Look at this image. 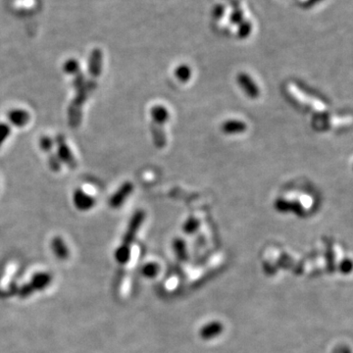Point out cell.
<instances>
[{
    "label": "cell",
    "instance_id": "6da1fadb",
    "mask_svg": "<svg viewBox=\"0 0 353 353\" xmlns=\"http://www.w3.org/2000/svg\"><path fill=\"white\" fill-rule=\"evenodd\" d=\"M73 86L76 90V96L71 102L68 110V119L69 126L73 129H77L82 123L83 117V106L85 102H87L89 95L96 89L97 83L95 79H88L87 80L85 75L80 72L76 76H74Z\"/></svg>",
    "mask_w": 353,
    "mask_h": 353
},
{
    "label": "cell",
    "instance_id": "7a4b0ae2",
    "mask_svg": "<svg viewBox=\"0 0 353 353\" xmlns=\"http://www.w3.org/2000/svg\"><path fill=\"white\" fill-rule=\"evenodd\" d=\"M55 144L57 146V157L61 162H63L65 165L68 166L70 169H76L77 168V161L76 158L71 151L70 147L68 146L66 140L64 135L57 134L55 138Z\"/></svg>",
    "mask_w": 353,
    "mask_h": 353
},
{
    "label": "cell",
    "instance_id": "3957f363",
    "mask_svg": "<svg viewBox=\"0 0 353 353\" xmlns=\"http://www.w3.org/2000/svg\"><path fill=\"white\" fill-rule=\"evenodd\" d=\"M144 218H145V213L143 210H139L132 215V219L129 223L127 232L125 233L124 239H123V243H122L123 245L130 247V244L133 242L142 224L144 223Z\"/></svg>",
    "mask_w": 353,
    "mask_h": 353
},
{
    "label": "cell",
    "instance_id": "277c9868",
    "mask_svg": "<svg viewBox=\"0 0 353 353\" xmlns=\"http://www.w3.org/2000/svg\"><path fill=\"white\" fill-rule=\"evenodd\" d=\"M132 190H133V186L132 183L126 182L125 184H123L119 189L109 199L108 201L109 206L114 209L121 207L124 202L131 195Z\"/></svg>",
    "mask_w": 353,
    "mask_h": 353
},
{
    "label": "cell",
    "instance_id": "5b68a950",
    "mask_svg": "<svg viewBox=\"0 0 353 353\" xmlns=\"http://www.w3.org/2000/svg\"><path fill=\"white\" fill-rule=\"evenodd\" d=\"M237 79L240 87L249 99L255 100L260 95V89L249 75L245 73H241L238 75Z\"/></svg>",
    "mask_w": 353,
    "mask_h": 353
},
{
    "label": "cell",
    "instance_id": "8992f818",
    "mask_svg": "<svg viewBox=\"0 0 353 353\" xmlns=\"http://www.w3.org/2000/svg\"><path fill=\"white\" fill-rule=\"evenodd\" d=\"M103 53L100 48H95L91 51L88 61V73L92 79H97L102 72Z\"/></svg>",
    "mask_w": 353,
    "mask_h": 353
},
{
    "label": "cell",
    "instance_id": "52a82bcc",
    "mask_svg": "<svg viewBox=\"0 0 353 353\" xmlns=\"http://www.w3.org/2000/svg\"><path fill=\"white\" fill-rule=\"evenodd\" d=\"M73 202L76 208L80 211H88L95 205V199L81 188L75 190L73 195Z\"/></svg>",
    "mask_w": 353,
    "mask_h": 353
},
{
    "label": "cell",
    "instance_id": "ba28073f",
    "mask_svg": "<svg viewBox=\"0 0 353 353\" xmlns=\"http://www.w3.org/2000/svg\"><path fill=\"white\" fill-rule=\"evenodd\" d=\"M223 331H224L223 324L219 321H212L201 327L199 331V336L204 341H210L220 336Z\"/></svg>",
    "mask_w": 353,
    "mask_h": 353
},
{
    "label": "cell",
    "instance_id": "9c48e42d",
    "mask_svg": "<svg viewBox=\"0 0 353 353\" xmlns=\"http://www.w3.org/2000/svg\"><path fill=\"white\" fill-rule=\"evenodd\" d=\"M8 120L17 128L25 127L30 121V114L24 109H12L8 113Z\"/></svg>",
    "mask_w": 353,
    "mask_h": 353
},
{
    "label": "cell",
    "instance_id": "30bf717a",
    "mask_svg": "<svg viewBox=\"0 0 353 353\" xmlns=\"http://www.w3.org/2000/svg\"><path fill=\"white\" fill-rule=\"evenodd\" d=\"M221 129L226 134H238L245 132L247 126L244 122L240 120H229L223 123Z\"/></svg>",
    "mask_w": 353,
    "mask_h": 353
},
{
    "label": "cell",
    "instance_id": "8fae6325",
    "mask_svg": "<svg viewBox=\"0 0 353 353\" xmlns=\"http://www.w3.org/2000/svg\"><path fill=\"white\" fill-rule=\"evenodd\" d=\"M150 114H151L153 123L156 124V125H158V126H160V127L162 125L166 124L168 120H169V118H170L169 112L162 105H155V106H153L151 108Z\"/></svg>",
    "mask_w": 353,
    "mask_h": 353
},
{
    "label": "cell",
    "instance_id": "7c38bea8",
    "mask_svg": "<svg viewBox=\"0 0 353 353\" xmlns=\"http://www.w3.org/2000/svg\"><path fill=\"white\" fill-rule=\"evenodd\" d=\"M51 247H52V250L53 252L55 253L56 256L60 259H65L68 257V248H67L66 244L64 243V241L57 237V238H54L51 242Z\"/></svg>",
    "mask_w": 353,
    "mask_h": 353
},
{
    "label": "cell",
    "instance_id": "4fadbf2b",
    "mask_svg": "<svg viewBox=\"0 0 353 353\" xmlns=\"http://www.w3.org/2000/svg\"><path fill=\"white\" fill-rule=\"evenodd\" d=\"M151 132L153 134L155 145L160 147V148L164 147L166 145V136L164 132L162 131V129H161V127L153 123L151 126Z\"/></svg>",
    "mask_w": 353,
    "mask_h": 353
},
{
    "label": "cell",
    "instance_id": "5bb4252c",
    "mask_svg": "<svg viewBox=\"0 0 353 353\" xmlns=\"http://www.w3.org/2000/svg\"><path fill=\"white\" fill-rule=\"evenodd\" d=\"M130 256H131L130 247L126 246V245H123V244H121L117 248V250L115 252V258H116L117 262H119L120 264L128 263L129 260H130Z\"/></svg>",
    "mask_w": 353,
    "mask_h": 353
},
{
    "label": "cell",
    "instance_id": "9a60e30c",
    "mask_svg": "<svg viewBox=\"0 0 353 353\" xmlns=\"http://www.w3.org/2000/svg\"><path fill=\"white\" fill-rule=\"evenodd\" d=\"M159 270H160V267L157 263L148 262V263L144 265V267L142 269V274L146 279H154L158 276Z\"/></svg>",
    "mask_w": 353,
    "mask_h": 353
},
{
    "label": "cell",
    "instance_id": "2e32d148",
    "mask_svg": "<svg viewBox=\"0 0 353 353\" xmlns=\"http://www.w3.org/2000/svg\"><path fill=\"white\" fill-rule=\"evenodd\" d=\"M175 75L180 82L187 83L191 77V69H190V67L186 65V64L180 65V66L176 67Z\"/></svg>",
    "mask_w": 353,
    "mask_h": 353
},
{
    "label": "cell",
    "instance_id": "e0dca14e",
    "mask_svg": "<svg viewBox=\"0 0 353 353\" xmlns=\"http://www.w3.org/2000/svg\"><path fill=\"white\" fill-rule=\"evenodd\" d=\"M173 248L175 250L176 256L180 258V260H185L187 256L186 243L181 239H176L173 243Z\"/></svg>",
    "mask_w": 353,
    "mask_h": 353
},
{
    "label": "cell",
    "instance_id": "ac0fdd59",
    "mask_svg": "<svg viewBox=\"0 0 353 353\" xmlns=\"http://www.w3.org/2000/svg\"><path fill=\"white\" fill-rule=\"evenodd\" d=\"M63 70L68 75L76 76L77 73H80V64L76 59H69L63 65Z\"/></svg>",
    "mask_w": 353,
    "mask_h": 353
},
{
    "label": "cell",
    "instance_id": "d6986e66",
    "mask_svg": "<svg viewBox=\"0 0 353 353\" xmlns=\"http://www.w3.org/2000/svg\"><path fill=\"white\" fill-rule=\"evenodd\" d=\"M251 31H252V24L249 21H243L239 25L238 35L241 38H245L251 33Z\"/></svg>",
    "mask_w": 353,
    "mask_h": 353
},
{
    "label": "cell",
    "instance_id": "ffe728a7",
    "mask_svg": "<svg viewBox=\"0 0 353 353\" xmlns=\"http://www.w3.org/2000/svg\"><path fill=\"white\" fill-rule=\"evenodd\" d=\"M53 145H54V143H53L51 138H49L47 135H44V136L41 138V140H40V146H41V148L43 149V151H44L45 153H48V154L51 153Z\"/></svg>",
    "mask_w": 353,
    "mask_h": 353
},
{
    "label": "cell",
    "instance_id": "44dd1931",
    "mask_svg": "<svg viewBox=\"0 0 353 353\" xmlns=\"http://www.w3.org/2000/svg\"><path fill=\"white\" fill-rule=\"evenodd\" d=\"M199 220L194 219V218H190L185 223L183 229H184V232H187V233H193L199 229Z\"/></svg>",
    "mask_w": 353,
    "mask_h": 353
},
{
    "label": "cell",
    "instance_id": "7402d4cb",
    "mask_svg": "<svg viewBox=\"0 0 353 353\" xmlns=\"http://www.w3.org/2000/svg\"><path fill=\"white\" fill-rule=\"evenodd\" d=\"M49 283V277L45 274H41L38 276L34 277L33 281V285L37 288H44Z\"/></svg>",
    "mask_w": 353,
    "mask_h": 353
},
{
    "label": "cell",
    "instance_id": "603a6c76",
    "mask_svg": "<svg viewBox=\"0 0 353 353\" xmlns=\"http://www.w3.org/2000/svg\"><path fill=\"white\" fill-rule=\"evenodd\" d=\"M48 165H49V168L52 171L58 172L61 169V161L59 160L57 155L53 154V153H49V156H48Z\"/></svg>",
    "mask_w": 353,
    "mask_h": 353
},
{
    "label": "cell",
    "instance_id": "cb8c5ba5",
    "mask_svg": "<svg viewBox=\"0 0 353 353\" xmlns=\"http://www.w3.org/2000/svg\"><path fill=\"white\" fill-rule=\"evenodd\" d=\"M10 127L5 123H0V146L10 135Z\"/></svg>",
    "mask_w": 353,
    "mask_h": 353
},
{
    "label": "cell",
    "instance_id": "d4e9b609",
    "mask_svg": "<svg viewBox=\"0 0 353 353\" xmlns=\"http://www.w3.org/2000/svg\"><path fill=\"white\" fill-rule=\"evenodd\" d=\"M230 22L232 23V25H240L241 23L243 22V10L240 8L234 9L230 16Z\"/></svg>",
    "mask_w": 353,
    "mask_h": 353
},
{
    "label": "cell",
    "instance_id": "484cf974",
    "mask_svg": "<svg viewBox=\"0 0 353 353\" xmlns=\"http://www.w3.org/2000/svg\"><path fill=\"white\" fill-rule=\"evenodd\" d=\"M224 13H225V5L220 3V4H217L214 6V8L212 10V16L215 19L219 20L224 16Z\"/></svg>",
    "mask_w": 353,
    "mask_h": 353
},
{
    "label": "cell",
    "instance_id": "4316f807",
    "mask_svg": "<svg viewBox=\"0 0 353 353\" xmlns=\"http://www.w3.org/2000/svg\"><path fill=\"white\" fill-rule=\"evenodd\" d=\"M322 1H324V0H305L304 2L301 3V6L304 9H310V8H312L313 6L317 5L318 3H320Z\"/></svg>",
    "mask_w": 353,
    "mask_h": 353
}]
</instances>
